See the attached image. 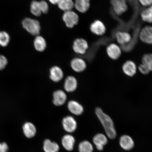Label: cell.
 <instances>
[{
  "mask_svg": "<svg viewBox=\"0 0 152 152\" xmlns=\"http://www.w3.org/2000/svg\"><path fill=\"white\" fill-rule=\"evenodd\" d=\"M138 70L140 73L143 75H147L151 72L149 70L142 64H140L138 66Z\"/></svg>",
  "mask_w": 152,
  "mask_h": 152,
  "instance_id": "obj_32",
  "label": "cell"
},
{
  "mask_svg": "<svg viewBox=\"0 0 152 152\" xmlns=\"http://www.w3.org/2000/svg\"><path fill=\"white\" fill-rule=\"evenodd\" d=\"M141 18L143 21L152 23V5L143 10L141 13Z\"/></svg>",
  "mask_w": 152,
  "mask_h": 152,
  "instance_id": "obj_25",
  "label": "cell"
},
{
  "mask_svg": "<svg viewBox=\"0 0 152 152\" xmlns=\"http://www.w3.org/2000/svg\"><path fill=\"white\" fill-rule=\"evenodd\" d=\"M67 107L72 114L76 115H81L84 112V108L82 105L75 100L69 101L68 102Z\"/></svg>",
  "mask_w": 152,
  "mask_h": 152,
  "instance_id": "obj_13",
  "label": "cell"
},
{
  "mask_svg": "<svg viewBox=\"0 0 152 152\" xmlns=\"http://www.w3.org/2000/svg\"><path fill=\"white\" fill-rule=\"evenodd\" d=\"M53 5L58 4L60 0H48Z\"/></svg>",
  "mask_w": 152,
  "mask_h": 152,
  "instance_id": "obj_35",
  "label": "cell"
},
{
  "mask_svg": "<svg viewBox=\"0 0 152 152\" xmlns=\"http://www.w3.org/2000/svg\"><path fill=\"white\" fill-rule=\"evenodd\" d=\"M10 37L9 34L6 32L0 31V45L3 47H5L9 44Z\"/></svg>",
  "mask_w": 152,
  "mask_h": 152,
  "instance_id": "obj_29",
  "label": "cell"
},
{
  "mask_svg": "<svg viewBox=\"0 0 152 152\" xmlns=\"http://www.w3.org/2000/svg\"><path fill=\"white\" fill-rule=\"evenodd\" d=\"M34 46L36 50L39 52L45 51L47 47V43L45 39L42 36L37 35L34 42Z\"/></svg>",
  "mask_w": 152,
  "mask_h": 152,
  "instance_id": "obj_22",
  "label": "cell"
},
{
  "mask_svg": "<svg viewBox=\"0 0 152 152\" xmlns=\"http://www.w3.org/2000/svg\"><path fill=\"white\" fill-rule=\"evenodd\" d=\"M119 144L125 151H129L134 147V142L132 139L128 135H123L119 139Z\"/></svg>",
  "mask_w": 152,
  "mask_h": 152,
  "instance_id": "obj_16",
  "label": "cell"
},
{
  "mask_svg": "<svg viewBox=\"0 0 152 152\" xmlns=\"http://www.w3.org/2000/svg\"><path fill=\"white\" fill-rule=\"evenodd\" d=\"M115 37L117 42L121 45L127 44L132 40L130 34L125 31H117L115 34Z\"/></svg>",
  "mask_w": 152,
  "mask_h": 152,
  "instance_id": "obj_17",
  "label": "cell"
},
{
  "mask_svg": "<svg viewBox=\"0 0 152 152\" xmlns=\"http://www.w3.org/2000/svg\"><path fill=\"white\" fill-rule=\"evenodd\" d=\"M58 5L59 8L64 12L71 11L75 7L72 0H60Z\"/></svg>",
  "mask_w": 152,
  "mask_h": 152,
  "instance_id": "obj_24",
  "label": "cell"
},
{
  "mask_svg": "<svg viewBox=\"0 0 152 152\" xmlns=\"http://www.w3.org/2000/svg\"><path fill=\"white\" fill-rule=\"evenodd\" d=\"M23 27L28 33L34 36L39 35L41 26L39 21L30 18H26L22 21Z\"/></svg>",
  "mask_w": 152,
  "mask_h": 152,
  "instance_id": "obj_2",
  "label": "cell"
},
{
  "mask_svg": "<svg viewBox=\"0 0 152 152\" xmlns=\"http://www.w3.org/2000/svg\"><path fill=\"white\" fill-rule=\"evenodd\" d=\"M62 19L66 27L69 28H73L79 21L78 15L72 10L64 12L63 15Z\"/></svg>",
  "mask_w": 152,
  "mask_h": 152,
  "instance_id": "obj_3",
  "label": "cell"
},
{
  "mask_svg": "<svg viewBox=\"0 0 152 152\" xmlns=\"http://www.w3.org/2000/svg\"><path fill=\"white\" fill-rule=\"evenodd\" d=\"M9 147L5 142H0V152H8Z\"/></svg>",
  "mask_w": 152,
  "mask_h": 152,
  "instance_id": "obj_33",
  "label": "cell"
},
{
  "mask_svg": "<svg viewBox=\"0 0 152 152\" xmlns=\"http://www.w3.org/2000/svg\"><path fill=\"white\" fill-rule=\"evenodd\" d=\"M93 142L97 149L101 151L104 149V146L107 143L108 140L107 137L103 134L99 133L96 134L93 138Z\"/></svg>",
  "mask_w": 152,
  "mask_h": 152,
  "instance_id": "obj_18",
  "label": "cell"
},
{
  "mask_svg": "<svg viewBox=\"0 0 152 152\" xmlns=\"http://www.w3.org/2000/svg\"><path fill=\"white\" fill-rule=\"evenodd\" d=\"M111 3L114 12L118 16H121L128 10L126 0H111Z\"/></svg>",
  "mask_w": 152,
  "mask_h": 152,
  "instance_id": "obj_5",
  "label": "cell"
},
{
  "mask_svg": "<svg viewBox=\"0 0 152 152\" xmlns=\"http://www.w3.org/2000/svg\"><path fill=\"white\" fill-rule=\"evenodd\" d=\"M77 81L75 77L68 76L66 78L64 84V88L66 92L71 93L77 89Z\"/></svg>",
  "mask_w": 152,
  "mask_h": 152,
  "instance_id": "obj_15",
  "label": "cell"
},
{
  "mask_svg": "<svg viewBox=\"0 0 152 152\" xmlns=\"http://www.w3.org/2000/svg\"><path fill=\"white\" fill-rule=\"evenodd\" d=\"M30 10L31 14L36 16H40L42 14L39 1L35 0L32 1L30 4Z\"/></svg>",
  "mask_w": 152,
  "mask_h": 152,
  "instance_id": "obj_26",
  "label": "cell"
},
{
  "mask_svg": "<svg viewBox=\"0 0 152 152\" xmlns=\"http://www.w3.org/2000/svg\"><path fill=\"white\" fill-rule=\"evenodd\" d=\"M41 7L42 12L43 14H46L49 11V5L46 1L42 0L39 1Z\"/></svg>",
  "mask_w": 152,
  "mask_h": 152,
  "instance_id": "obj_30",
  "label": "cell"
},
{
  "mask_svg": "<svg viewBox=\"0 0 152 152\" xmlns=\"http://www.w3.org/2000/svg\"><path fill=\"white\" fill-rule=\"evenodd\" d=\"M23 131L26 137L32 138L35 136L37 133V129L33 123L26 122L24 124L22 127Z\"/></svg>",
  "mask_w": 152,
  "mask_h": 152,
  "instance_id": "obj_19",
  "label": "cell"
},
{
  "mask_svg": "<svg viewBox=\"0 0 152 152\" xmlns=\"http://www.w3.org/2000/svg\"><path fill=\"white\" fill-rule=\"evenodd\" d=\"M106 52L110 58L115 60L118 59L121 56L122 51L119 45L115 43H112L107 47Z\"/></svg>",
  "mask_w": 152,
  "mask_h": 152,
  "instance_id": "obj_6",
  "label": "cell"
},
{
  "mask_svg": "<svg viewBox=\"0 0 152 152\" xmlns=\"http://www.w3.org/2000/svg\"><path fill=\"white\" fill-rule=\"evenodd\" d=\"M91 31L95 35L102 36L105 33L106 28L104 24L101 21L96 20L91 24Z\"/></svg>",
  "mask_w": 152,
  "mask_h": 152,
  "instance_id": "obj_10",
  "label": "cell"
},
{
  "mask_svg": "<svg viewBox=\"0 0 152 152\" xmlns=\"http://www.w3.org/2000/svg\"><path fill=\"white\" fill-rule=\"evenodd\" d=\"M122 69L125 75L129 77H132L136 74L137 66L134 62L129 60L126 61L123 64Z\"/></svg>",
  "mask_w": 152,
  "mask_h": 152,
  "instance_id": "obj_8",
  "label": "cell"
},
{
  "mask_svg": "<svg viewBox=\"0 0 152 152\" xmlns=\"http://www.w3.org/2000/svg\"><path fill=\"white\" fill-rule=\"evenodd\" d=\"M75 142V138L71 135H66L62 138V145L68 151H71L73 149Z\"/></svg>",
  "mask_w": 152,
  "mask_h": 152,
  "instance_id": "obj_21",
  "label": "cell"
},
{
  "mask_svg": "<svg viewBox=\"0 0 152 152\" xmlns=\"http://www.w3.org/2000/svg\"><path fill=\"white\" fill-rule=\"evenodd\" d=\"M142 6L148 7L152 5V0H138Z\"/></svg>",
  "mask_w": 152,
  "mask_h": 152,
  "instance_id": "obj_34",
  "label": "cell"
},
{
  "mask_svg": "<svg viewBox=\"0 0 152 152\" xmlns=\"http://www.w3.org/2000/svg\"><path fill=\"white\" fill-rule=\"evenodd\" d=\"M67 96L63 91L59 90L53 93V102L55 106H60L64 105Z\"/></svg>",
  "mask_w": 152,
  "mask_h": 152,
  "instance_id": "obj_12",
  "label": "cell"
},
{
  "mask_svg": "<svg viewBox=\"0 0 152 152\" xmlns=\"http://www.w3.org/2000/svg\"><path fill=\"white\" fill-rule=\"evenodd\" d=\"M139 37L142 42L152 45V26H147L142 28L140 32Z\"/></svg>",
  "mask_w": 152,
  "mask_h": 152,
  "instance_id": "obj_9",
  "label": "cell"
},
{
  "mask_svg": "<svg viewBox=\"0 0 152 152\" xmlns=\"http://www.w3.org/2000/svg\"><path fill=\"white\" fill-rule=\"evenodd\" d=\"M8 64V61L6 57L0 55V70H2L6 67Z\"/></svg>",
  "mask_w": 152,
  "mask_h": 152,
  "instance_id": "obj_31",
  "label": "cell"
},
{
  "mask_svg": "<svg viewBox=\"0 0 152 152\" xmlns=\"http://www.w3.org/2000/svg\"><path fill=\"white\" fill-rule=\"evenodd\" d=\"M62 124L64 130L68 132H73L77 128V121L71 116H66L64 118L62 121Z\"/></svg>",
  "mask_w": 152,
  "mask_h": 152,
  "instance_id": "obj_7",
  "label": "cell"
},
{
  "mask_svg": "<svg viewBox=\"0 0 152 152\" xmlns=\"http://www.w3.org/2000/svg\"><path fill=\"white\" fill-rule=\"evenodd\" d=\"M71 66L74 71L77 73H81L86 69L87 64L83 59L75 58L71 60Z\"/></svg>",
  "mask_w": 152,
  "mask_h": 152,
  "instance_id": "obj_11",
  "label": "cell"
},
{
  "mask_svg": "<svg viewBox=\"0 0 152 152\" xmlns=\"http://www.w3.org/2000/svg\"><path fill=\"white\" fill-rule=\"evenodd\" d=\"M74 6L79 12H86L90 7V0H75Z\"/></svg>",
  "mask_w": 152,
  "mask_h": 152,
  "instance_id": "obj_20",
  "label": "cell"
},
{
  "mask_svg": "<svg viewBox=\"0 0 152 152\" xmlns=\"http://www.w3.org/2000/svg\"><path fill=\"white\" fill-rule=\"evenodd\" d=\"M142 64L145 66L150 72L152 71V54L148 53L142 56Z\"/></svg>",
  "mask_w": 152,
  "mask_h": 152,
  "instance_id": "obj_28",
  "label": "cell"
},
{
  "mask_svg": "<svg viewBox=\"0 0 152 152\" xmlns=\"http://www.w3.org/2000/svg\"><path fill=\"white\" fill-rule=\"evenodd\" d=\"M43 148L45 152H58L59 150L58 144L48 139L45 140L44 142Z\"/></svg>",
  "mask_w": 152,
  "mask_h": 152,
  "instance_id": "obj_23",
  "label": "cell"
},
{
  "mask_svg": "<svg viewBox=\"0 0 152 152\" xmlns=\"http://www.w3.org/2000/svg\"><path fill=\"white\" fill-rule=\"evenodd\" d=\"M95 113L103 127L108 137L111 140L115 139L117 136V132L111 117L99 107H96L95 109Z\"/></svg>",
  "mask_w": 152,
  "mask_h": 152,
  "instance_id": "obj_1",
  "label": "cell"
},
{
  "mask_svg": "<svg viewBox=\"0 0 152 152\" xmlns=\"http://www.w3.org/2000/svg\"><path fill=\"white\" fill-rule=\"evenodd\" d=\"M49 77L53 81L58 83L63 78L64 74L62 70L58 66H54L50 69Z\"/></svg>",
  "mask_w": 152,
  "mask_h": 152,
  "instance_id": "obj_14",
  "label": "cell"
},
{
  "mask_svg": "<svg viewBox=\"0 0 152 152\" xmlns=\"http://www.w3.org/2000/svg\"><path fill=\"white\" fill-rule=\"evenodd\" d=\"M79 150V152H93L94 148L90 142L85 140L80 143Z\"/></svg>",
  "mask_w": 152,
  "mask_h": 152,
  "instance_id": "obj_27",
  "label": "cell"
},
{
  "mask_svg": "<svg viewBox=\"0 0 152 152\" xmlns=\"http://www.w3.org/2000/svg\"><path fill=\"white\" fill-rule=\"evenodd\" d=\"M88 47V42L84 39L78 38L74 41L73 48L75 52L77 54L83 56L86 54Z\"/></svg>",
  "mask_w": 152,
  "mask_h": 152,
  "instance_id": "obj_4",
  "label": "cell"
}]
</instances>
